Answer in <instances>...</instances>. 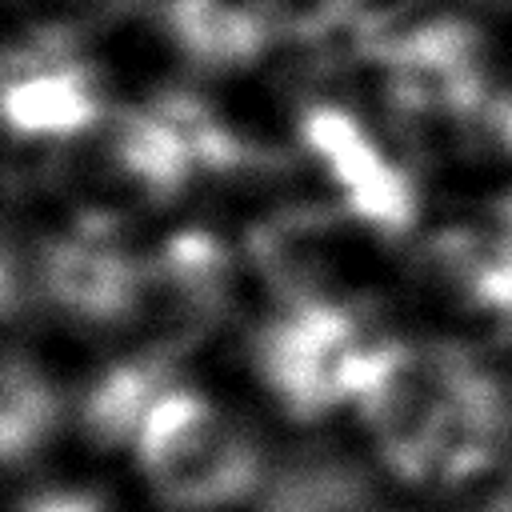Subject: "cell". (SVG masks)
Returning <instances> with one entry per match:
<instances>
[{"instance_id":"cell-3","label":"cell","mask_w":512,"mask_h":512,"mask_svg":"<svg viewBox=\"0 0 512 512\" xmlns=\"http://www.w3.org/2000/svg\"><path fill=\"white\" fill-rule=\"evenodd\" d=\"M464 364L468 352L440 340L384 336L372 344L352 408L396 480L432 484Z\"/></svg>"},{"instance_id":"cell-16","label":"cell","mask_w":512,"mask_h":512,"mask_svg":"<svg viewBox=\"0 0 512 512\" xmlns=\"http://www.w3.org/2000/svg\"><path fill=\"white\" fill-rule=\"evenodd\" d=\"M464 512H512V472L500 476L476 504H468Z\"/></svg>"},{"instance_id":"cell-9","label":"cell","mask_w":512,"mask_h":512,"mask_svg":"<svg viewBox=\"0 0 512 512\" xmlns=\"http://www.w3.org/2000/svg\"><path fill=\"white\" fill-rule=\"evenodd\" d=\"M508 444H512V396L500 384V376H492L480 360L468 356L456 380L432 484L456 488V484H468L492 472L504 460Z\"/></svg>"},{"instance_id":"cell-15","label":"cell","mask_w":512,"mask_h":512,"mask_svg":"<svg viewBox=\"0 0 512 512\" xmlns=\"http://www.w3.org/2000/svg\"><path fill=\"white\" fill-rule=\"evenodd\" d=\"M20 512H108V504L96 492L60 488V492H36L32 500H24Z\"/></svg>"},{"instance_id":"cell-13","label":"cell","mask_w":512,"mask_h":512,"mask_svg":"<svg viewBox=\"0 0 512 512\" xmlns=\"http://www.w3.org/2000/svg\"><path fill=\"white\" fill-rule=\"evenodd\" d=\"M172 32L192 64L216 72L240 68L260 52V28L248 16L228 12L212 0H184L172 12Z\"/></svg>"},{"instance_id":"cell-11","label":"cell","mask_w":512,"mask_h":512,"mask_svg":"<svg viewBox=\"0 0 512 512\" xmlns=\"http://www.w3.org/2000/svg\"><path fill=\"white\" fill-rule=\"evenodd\" d=\"M260 512H376V492L356 460L308 448L268 468L260 484Z\"/></svg>"},{"instance_id":"cell-4","label":"cell","mask_w":512,"mask_h":512,"mask_svg":"<svg viewBox=\"0 0 512 512\" xmlns=\"http://www.w3.org/2000/svg\"><path fill=\"white\" fill-rule=\"evenodd\" d=\"M376 336L348 304H280L248 340L252 372L264 392L300 424H316L356 400Z\"/></svg>"},{"instance_id":"cell-14","label":"cell","mask_w":512,"mask_h":512,"mask_svg":"<svg viewBox=\"0 0 512 512\" xmlns=\"http://www.w3.org/2000/svg\"><path fill=\"white\" fill-rule=\"evenodd\" d=\"M468 144H492L512 164V96H496L484 108V116L468 132Z\"/></svg>"},{"instance_id":"cell-12","label":"cell","mask_w":512,"mask_h":512,"mask_svg":"<svg viewBox=\"0 0 512 512\" xmlns=\"http://www.w3.org/2000/svg\"><path fill=\"white\" fill-rule=\"evenodd\" d=\"M64 404L56 384L40 372L32 356L8 352L0 384V448L8 468H24L60 428Z\"/></svg>"},{"instance_id":"cell-6","label":"cell","mask_w":512,"mask_h":512,"mask_svg":"<svg viewBox=\"0 0 512 512\" xmlns=\"http://www.w3.org/2000/svg\"><path fill=\"white\" fill-rule=\"evenodd\" d=\"M296 148L316 164L336 208L392 240L412 232L420 212L416 180L356 112L340 104H308L296 116Z\"/></svg>"},{"instance_id":"cell-2","label":"cell","mask_w":512,"mask_h":512,"mask_svg":"<svg viewBox=\"0 0 512 512\" xmlns=\"http://www.w3.org/2000/svg\"><path fill=\"white\" fill-rule=\"evenodd\" d=\"M56 180L88 212V228L108 232V216L160 208L200 176L180 124L160 108H108L88 132L56 148Z\"/></svg>"},{"instance_id":"cell-5","label":"cell","mask_w":512,"mask_h":512,"mask_svg":"<svg viewBox=\"0 0 512 512\" xmlns=\"http://www.w3.org/2000/svg\"><path fill=\"white\" fill-rule=\"evenodd\" d=\"M232 304V260L228 248L204 228H180L140 256V288L128 320L132 348L180 360L200 344Z\"/></svg>"},{"instance_id":"cell-1","label":"cell","mask_w":512,"mask_h":512,"mask_svg":"<svg viewBox=\"0 0 512 512\" xmlns=\"http://www.w3.org/2000/svg\"><path fill=\"white\" fill-rule=\"evenodd\" d=\"M136 464L172 512H220L260 492L268 464L252 432L196 388L168 384L148 408Z\"/></svg>"},{"instance_id":"cell-8","label":"cell","mask_w":512,"mask_h":512,"mask_svg":"<svg viewBox=\"0 0 512 512\" xmlns=\"http://www.w3.org/2000/svg\"><path fill=\"white\" fill-rule=\"evenodd\" d=\"M108 108L100 76L72 56L16 52L8 64L4 116L12 140L60 148L88 132Z\"/></svg>"},{"instance_id":"cell-10","label":"cell","mask_w":512,"mask_h":512,"mask_svg":"<svg viewBox=\"0 0 512 512\" xmlns=\"http://www.w3.org/2000/svg\"><path fill=\"white\" fill-rule=\"evenodd\" d=\"M172 384V360L128 348L80 396V432L96 448H124L136 440L148 408Z\"/></svg>"},{"instance_id":"cell-7","label":"cell","mask_w":512,"mask_h":512,"mask_svg":"<svg viewBox=\"0 0 512 512\" xmlns=\"http://www.w3.org/2000/svg\"><path fill=\"white\" fill-rule=\"evenodd\" d=\"M416 268L448 308L512 332V200L432 232Z\"/></svg>"}]
</instances>
